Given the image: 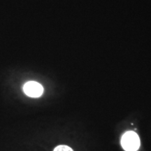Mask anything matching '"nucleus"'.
<instances>
[{
    "instance_id": "nucleus-1",
    "label": "nucleus",
    "mask_w": 151,
    "mask_h": 151,
    "mask_svg": "<svg viewBox=\"0 0 151 151\" xmlns=\"http://www.w3.org/2000/svg\"><path fill=\"white\" fill-rule=\"evenodd\" d=\"M121 145L124 150L137 151L140 147V139L135 132H127L122 136Z\"/></svg>"
},
{
    "instance_id": "nucleus-2",
    "label": "nucleus",
    "mask_w": 151,
    "mask_h": 151,
    "mask_svg": "<svg viewBox=\"0 0 151 151\" xmlns=\"http://www.w3.org/2000/svg\"><path fill=\"white\" fill-rule=\"evenodd\" d=\"M24 92L30 97H39L42 95L43 88L42 86L35 81H29L23 86Z\"/></svg>"
},
{
    "instance_id": "nucleus-3",
    "label": "nucleus",
    "mask_w": 151,
    "mask_h": 151,
    "mask_svg": "<svg viewBox=\"0 0 151 151\" xmlns=\"http://www.w3.org/2000/svg\"><path fill=\"white\" fill-rule=\"evenodd\" d=\"M54 151H73L70 147L67 146H64V145H61V146H58L55 148Z\"/></svg>"
}]
</instances>
